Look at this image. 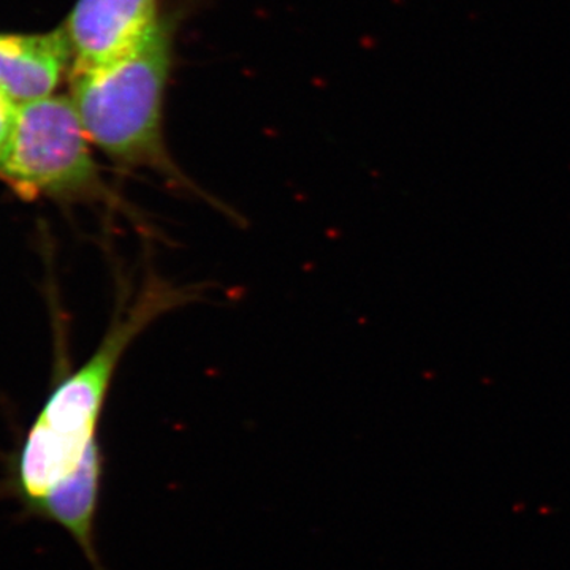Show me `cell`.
I'll return each instance as SVG.
<instances>
[{"label":"cell","instance_id":"3957f363","mask_svg":"<svg viewBox=\"0 0 570 570\" xmlns=\"http://www.w3.org/2000/svg\"><path fill=\"white\" fill-rule=\"evenodd\" d=\"M0 181L26 202L100 205L145 227L137 209L104 178L70 96L20 104L0 154Z\"/></svg>","mask_w":570,"mask_h":570},{"label":"cell","instance_id":"7a4b0ae2","mask_svg":"<svg viewBox=\"0 0 570 570\" xmlns=\"http://www.w3.org/2000/svg\"><path fill=\"white\" fill-rule=\"evenodd\" d=\"M179 22L178 10L163 11L151 31L130 50L99 66L70 70V99L92 146L116 167L151 171L168 186L235 217L184 174L165 140V94Z\"/></svg>","mask_w":570,"mask_h":570},{"label":"cell","instance_id":"277c9868","mask_svg":"<svg viewBox=\"0 0 570 570\" xmlns=\"http://www.w3.org/2000/svg\"><path fill=\"white\" fill-rule=\"evenodd\" d=\"M159 0H78L62 29L73 69L99 66L137 45L159 20Z\"/></svg>","mask_w":570,"mask_h":570},{"label":"cell","instance_id":"5b68a950","mask_svg":"<svg viewBox=\"0 0 570 570\" xmlns=\"http://www.w3.org/2000/svg\"><path fill=\"white\" fill-rule=\"evenodd\" d=\"M73 66L62 28L47 33H0V86L18 104L52 96Z\"/></svg>","mask_w":570,"mask_h":570},{"label":"cell","instance_id":"8992f818","mask_svg":"<svg viewBox=\"0 0 570 570\" xmlns=\"http://www.w3.org/2000/svg\"><path fill=\"white\" fill-rule=\"evenodd\" d=\"M18 107H20V104L0 86V154L6 148L11 130H13Z\"/></svg>","mask_w":570,"mask_h":570},{"label":"cell","instance_id":"6da1fadb","mask_svg":"<svg viewBox=\"0 0 570 570\" xmlns=\"http://www.w3.org/2000/svg\"><path fill=\"white\" fill-rule=\"evenodd\" d=\"M200 296L190 285L164 279L154 269L134 295L119 303L99 347L85 365L52 390L10 461L0 494L13 499L22 519L48 521L69 532L94 560L104 483L97 430L124 354L148 326Z\"/></svg>","mask_w":570,"mask_h":570}]
</instances>
